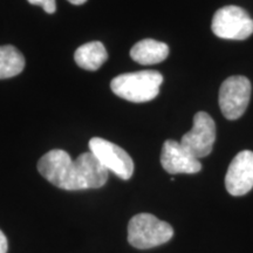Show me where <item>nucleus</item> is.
I'll use <instances>...</instances> for the list:
<instances>
[{
    "mask_svg": "<svg viewBox=\"0 0 253 253\" xmlns=\"http://www.w3.org/2000/svg\"><path fill=\"white\" fill-rule=\"evenodd\" d=\"M38 170L56 188L69 191L99 189L108 181V171L90 151L73 161L67 151L50 150L39 160Z\"/></svg>",
    "mask_w": 253,
    "mask_h": 253,
    "instance_id": "obj_1",
    "label": "nucleus"
},
{
    "mask_svg": "<svg viewBox=\"0 0 253 253\" xmlns=\"http://www.w3.org/2000/svg\"><path fill=\"white\" fill-rule=\"evenodd\" d=\"M163 75L157 71H140L119 75L110 82L113 93L135 103L154 100L160 93Z\"/></svg>",
    "mask_w": 253,
    "mask_h": 253,
    "instance_id": "obj_2",
    "label": "nucleus"
},
{
    "mask_svg": "<svg viewBox=\"0 0 253 253\" xmlns=\"http://www.w3.org/2000/svg\"><path fill=\"white\" fill-rule=\"evenodd\" d=\"M172 236L171 225L151 213L136 214L128 224V242L136 249L156 248L169 242Z\"/></svg>",
    "mask_w": 253,
    "mask_h": 253,
    "instance_id": "obj_3",
    "label": "nucleus"
},
{
    "mask_svg": "<svg viewBox=\"0 0 253 253\" xmlns=\"http://www.w3.org/2000/svg\"><path fill=\"white\" fill-rule=\"evenodd\" d=\"M211 28L221 39L245 40L253 34V19L244 8L225 6L214 13Z\"/></svg>",
    "mask_w": 253,
    "mask_h": 253,
    "instance_id": "obj_4",
    "label": "nucleus"
},
{
    "mask_svg": "<svg viewBox=\"0 0 253 253\" xmlns=\"http://www.w3.org/2000/svg\"><path fill=\"white\" fill-rule=\"evenodd\" d=\"M251 82L236 75L226 79L219 89V107L227 120H238L246 112L251 99Z\"/></svg>",
    "mask_w": 253,
    "mask_h": 253,
    "instance_id": "obj_5",
    "label": "nucleus"
},
{
    "mask_svg": "<svg viewBox=\"0 0 253 253\" xmlns=\"http://www.w3.org/2000/svg\"><path fill=\"white\" fill-rule=\"evenodd\" d=\"M89 151L107 171H112L121 179H129L134 173V162L121 147L101 137L89 141Z\"/></svg>",
    "mask_w": 253,
    "mask_h": 253,
    "instance_id": "obj_6",
    "label": "nucleus"
},
{
    "mask_svg": "<svg viewBox=\"0 0 253 253\" xmlns=\"http://www.w3.org/2000/svg\"><path fill=\"white\" fill-rule=\"evenodd\" d=\"M216 141V123L205 112H198L194 118L192 129L183 135L181 144L192 156L197 158L207 157L212 151Z\"/></svg>",
    "mask_w": 253,
    "mask_h": 253,
    "instance_id": "obj_7",
    "label": "nucleus"
},
{
    "mask_svg": "<svg viewBox=\"0 0 253 253\" xmlns=\"http://www.w3.org/2000/svg\"><path fill=\"white\" fill-rule=\"evenodd\" d=\"M230 195L244 196L253 188V151H240L230 163L225 177Z\"/></svg>",
    "mask_w": 253,
    "mask_h": 253,
    "instance_id": "obj_8",
    "label": "nucleus"
},
{
    "mask_svg": "<svg viewBox=\"0 0 253 253\" xmlns=\"http://www.w3.org/2000/svg\"><path fill=\"white\" fill-rule=\"evenodd\" d=\"M161 164L167 172L196 173L201 171L202 164L181 144V142L168 140L164 142L161 153Z\"/></svg>",
    "mask_w": 253,
    "mask_h": 253,
    "instance_id": "obj_9",
    "label": "nucleus"
},
{
    "mask_svg": "<svg viewBox=\"0 0 253 253\" xmlns=\"http://www.w3.org/2000/svg\"><path fill=\"white\" fill-rule=\"evenodd\" d=\"M169 55L167 43L154 39H144L135 43L130 49V58L141 65H155L164 61Z\"/></svg>",
    "mask_w": 253,
    "mask_h": 253,
    "instance_id": "obj_10",
    "label": "nucleus"
},
{
    "mask_svg": "<svg viewBox=\"0 0 253 253\" xmlns=\"http://www.w3.org/2000/svg\"><path fill=\"white\" fill-rule=\"evenodd\" d=\"M108 59L106 47L100 41H91L79 47L74 53V60L84 71H97Z\"/></svg>",
    "mask_w": 253,
    "mask_h": 253,
    "instance_id": "obj_11",
    "label": "nucleus"
},
{
    "mask_svg": "<svg viewBox=\"0 0 253 253\" xmlns=\"http://www.w3.org/2000/svg\"><path fill=\"white\" fill-rule=\"evenodd\" d=\"M25 68V58L14 46H0V80L19 75Z\"/></svg>",
    "mask_w": 253,
    "mask_h": 253,
    "instance_id": "obj_12",
    "label": "nucleus"
},
{
    "mask_svg": "<svg viewBox=\"0 0 253 253\" xmlns=\"http://www.w3.org/2000/svg\"><path fill=\"white\" fill-rule=\"evenodd\" d=\"M27 1L32 5L41 6L43 11L48 14H53L56 9L55 0H27Z\"/></svg>",
    "mask_w": 253,
    "mask_h": 253,
    "instance_id": "obj_13",
    "label": "nucleus"
},
{
    "mask_svg": "<svg viewBox=\"0 0 253 253\" xmlns=\"http://www.w3.org/2000/svg\"><path fill=\"white\" fill-rule=\"evenodd\" d=\"M8 244H7V238L4 235L1 230H0V253H7Z\"/></svg>",
    "mask_w": 253,
    "mask_h": 253,
    "instance_id": "obj_14",
    "label": "nucleus"
},
{
    "mask_svg": "<svg viewBox=\"0 0 253 253\" xmlns=\"http://www.w3.org/2000/svg\"><path fill=\"white\" fill-rule=\"evenodd\" d=\"M69 2L73 5H82L87 1V0H68Z\"/></svg>",
    "mask_w": 253,
    "mask_h": 253,
    "instance_id": "obj_15",
    "label": "nucleus"
}]
</instances>
